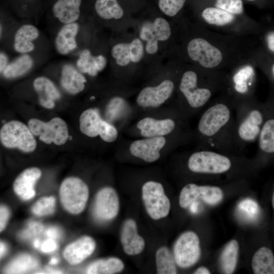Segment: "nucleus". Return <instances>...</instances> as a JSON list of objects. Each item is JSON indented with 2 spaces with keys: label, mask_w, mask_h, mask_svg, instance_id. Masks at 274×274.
<instances>
[{
  "label": "nucleus",
  "mask_w": 274,
  "mask_h": 274,
  "mask_svg": "<svg viewBox=\"0 0 274 274\" xmlns=\"http://www.w3.org/2000/svg\"><path fill=\"white\" fill-rule=\"evenodd\" d=\"M235 110L231 99L215 101L206 107L198 121L193 137L197 148L233 154Z\"/></svg>",
  "instance_id": "obj_1"
},
{
  "label": "nucleus",
  "mask_w": 274,
  "mask_h": 274,
  "mask_svg": "<svg viewBox=\"0 0 274 274\" xmlns=\"http://www.w3.org/2000/svg\"><path fill=\"white\" fill-rule=\"evenodd\" d=\"M235 110L234 140L237 151L258 140L263 124L264 108L251 97L233 104Z\"/></svg>",
  "instance_id": "obj_2"
},
{
  "label": "nucleus",
  "mask_w": 274,
  "mask_h": 274,
  "mask_svg": "<svg viewBox=\"0 0 274 274\" xmlns=\"http://www.w3.org/2000/svg\"><path fill=\"white\" fill-rule=\"evenodd\" d=\"M244 159L233 154L196 148L188 154L186 163L188 170L191 173L214 175L231 171L236 163Z\"/></svg>",
  "instance_id": "obj_3"
},
{
  "label": "nucleus",
  "mask_w": 274,
  "mask_h": 274,
  "mask_svg": "<svg viewBox=\"0 0 274 274\" xmlns=\"http://www.w3.org/2000/svg\"><path fill=\"white\" fill-rule=\"evenodd\" d=\"M185 117L176 108L166 117L146 116L139 119L136 127L142 138L193 135Z\"/></svg>",
  "instance_id": "obj_4"
},
{
  "label": "nucleus",
  "mask_w": 274,
  "mask_h": 274,
  "mask_svg": "<svg viewBox=\"0 0 274 274\" xmlns=\"http://www.w3.org/2000/svg\"><path fill=\"white\" fill-rule=\"evenodd\" d=\"M179 88L183 101L176 108L188 119L202 111L212 96L210 87L198 85V75L193 71L184 73Z\"/></svg>",
  "instance_id": "obj_5"
},
{
  "label": "nucleus",
  "mask_w": 274,
  "mask_h": 274,
  "mask_svg": "<svg viewBox=\"0 0 274 274\" xmlns=\"http://www.w3.org/2000/svg\"><path fill=\"white\" fill-rule=\"evenodd\" d=\"M192 137V135H180L141 138L131 141L128 146V150L136 158L146 162H154L160 158L161 151L169 144L181 145Z\"/></svg>",
  "instance_id": "obj_6"
},
{
  "label": "nucleus",
  "mask_w": 274,
  "mask_h": 274,
  "mask_svg": "<svg viewBox=\"0 0 274 274\" xmlns=\"http://www.w3.org/2000/svg\"><path fill=\"white\" fill-rule=\"evenodd\" d=\"M59 196L63 208L69 213L77 215L85 208L89 197V190L81 179L68 177L61 184Z\"/></svg>",
  "instance_id": "obj_7"
},
{
  "label": "nucleus",
  "mask_w": 274,
  "mask_h": 274,
  "mask_svg": "<svg viewBox=\"0 0 274 274\" xmlns=\"http://www.w3.org/2000/svg\"><path fill=\"white\" fill-rule=\"evenodd\" d=\"M0 139L2 144L8 148H18L25 153L33 152L37 142L28 126L22 122L10 121L1 129Z\"/></svg>",
  "instance_id": "obj_8"
},
{
  "label": "nucleus",
  "mask_w": 274,
  "mask_h": 274,
  "mask_svg": "<svg viewBox=\"0 0 274 274\" xmlns=\"http://www.w3.org/2000/svg\"><path fill=\"white\" fill-rule=\"evenodd\" d=\"M142 194L146 210L152 219L158 220L168 215L170 203L161 183L146 182L142 186Z\"/></svg>",
  "instance_id": "obj_9"
},
{
  "label": "nucleus",
  "mask_w": 274,
  "mask_h": 274,
  "mask_svg": "<svg viewBox=\"0 0 274 274\" xmlns=\"http://www.w3.org/2000/svg\"><path fill=\"white\" fill-rule=\"evenodd\" d=\"M28 126L33 135L39 136L40 140L47 144L53 143L62 145L68 138L67 124L58 117L53 118L48 122L32 118L29 120Z\"/></svg>",
  "instance_id": "obj_10"
},
{
  "label": "nucleus",
  "mask_w": 274,
  "mask_h": 274,
  "mask_svg": "<svg viewBox=\"0 0 274 274\" xmlns=\"http://www.w3.org/2000/svg\"><path fill=\"white\" fill-rule=\"evenodd\" d=\"M173 251L176 263L179 267L188 268L194 265L201 254L197 235L190 231L184 232L176 241Z\"/></svg>",
  "instance_id": "obj_11"
},
{
  "label": "nucleus",
  "mask_w": 274,
  "mask_h": 274,
  "mask_svg": "<svg viewBox=\"0 0 274 274\" xmlns=\"http://www.w3.org/2000/svg\"><path fill=\"white\" fill-rule=\"evenodd\" d=\"M223 198V192L218 186L189 183L184 186L181 191L179 204L181 208H186L200 198L206 203L214 206L219 203Z\"/></svg>",
  "instance_id": "obj_12"
},
{
  "label": "nucleus",
  "mask_w": 274,
  "mask_h": 274,
  "mask_svg": "<svg viewBox=\"0 0 274 274\" xmlns=\"http://www.w3.org/2000/svg\"><path fill=\"white\" fill-rule=\"evenodd\" d=\"M174 89L175 84L169 79L162 81L156 86L146 87L138 94L136 104L142 109L157 108L170 98Z\"/></svg>",
  "instance_id": "obj_13"
},
{
  "label": "nucleus",
  "mask_w": 274,
  "mask_h": 274,
  "mask_svg": "<svg viewBox=\"0 0 274 274\" xmlns=\"http://www.w3.org/2000/svg\"><path fill=\"white\" fill-rule=\"evenodd\" d=\"M187 52L192 60L208 68L217 66L223 58L220 50L202 38L190 41L187 46Z\"/></svg>",
  "instance_id": "obj_14"
},
{
  "label": "nucleus",
  "mask_w": 274,
  "mask_h": 274,
  "mask_svg": "<svg viewBox=\"0 0 274 274\" xmlns=\"http://www.w3.org/2000/svg\"><path fill=\"white\" fill-rule=\"evenodd\" d=\"M119 210V200L116 191L112 187H106L99 190L93 206V213L100 221L114 219Z\"/></svg>",
  "instance_id": "obj_15"
},
{
  "label": "nucleus",
  "mask_w": 274,
  "mask_h": 274,
  "mask_svg": "<svg viewBox=\"0 0 274 274\" xmlns=\"http://www.w3.org/2000/svg\"><path fill=\"white\" fill-rule=\"evenodd\" d=\"M171 29L168 22L162 18H157L152 23H147L141 28L140 37L147 41L146 51L154 54L158 51V42L169 39Z\"/></svg>",
  "instance_id": "obj_16"
},
{
  "label": "nucleus",
  "mask_w": 274,
  "mask_h": 274,
  "mask_svg": "<svg viewBox=\"0 0 274 274\" xmlns=\"http://www.w3.org/2000/svg\"><path fill=\"white\" fill-rule=\"evenodd\" d=\"M120 240L124 252L129 255L139 254L145 246L144 238L138 233L136 222L131 219H128L123 223Z\"/></svg>",
  "instance_id": "obj_17"
},
{
  "label": "nucleus",
  "mask_w": 274,
  "mask_h": 274,
  "mask_svg": "<svg viewBox=\"0 0 274 274\" xmlns=\"http://www.w3.org/2000/svg\"><path fill=\"white\" fill-rule=\"evenodd\" d=\"M96 243L89 236H83L64 249L63 255L70 264H79L89 257L94 252Z\"/></svg>",
  "instance_id": "obj_18"
},
{
  "label": "nucleus",
  "mask_w": 274,
  "mask_h": 274,
  "mask_svg": "<svg viewBox=\"0 0 274 274\" xmlns=\"http://www.w3.org/2000/svg\"><path fill=\"white\" fill-rule=\"evenodd\" d=\"M41 174V170L37 167L25 169L14 181L13 189L15 193L23 200L33 198L36 194L34 186Z\"/></svg>",
  "instance_id": "obj_19"
},
{
  "label": "nucleus",
  "mask_w": 274,
  "mask_h": 274,
  "mask_svg": "<svg viewBox=\"0 0 274 274\" xmlns=\"http://www.w3.org/2000/svg\"><path fill=\"white\" fill-rule=\"evenodd\" d=\"M79 30L80 25L77 22L63 25L54 39V47L58 53L66 55L77 48L76 38Z\"/></svg>",
  "instance_id": "obj_20"
},
{
  "label": "nucleus",
  "mask_w": 274,
  "mask_h": 274,
  "mask_svg": "<svg viewBox=\"0 0 274 274\" xmlns=\"http://www.w3.org/2000/svg\"><path fill=\"white\" fill-rule=\"evenodd\" d=\"M40 36L38 28L31 24L20 26L15 33L13 40L14 50L20 54H28L35 48L34 41Z\"/></svg>",
  "instance_id": "obj_21"
},
{
  "label": "nucleus",
  "mask_w": 274,
  "mask_h": 274,
  "mask_svg": "<svg viewBox=\"0 0 274 274\" xmlns=\"http://www.w3.org/2000/svg\"><path fill=\"white\" fill-rule=\"evenodd\" d=\"M34 90L38 95L40 104L44 108L52 109L55 102L61 97V94L54 84L48 78L41 76L33 82Z\"/></svg>",
  "instance_id": "obj_22"
},
{
  "label": "nucleus",
  "mask_w": 274,
  "mask_h": 274,
  "mask_svg": "<svg viewBox=\"0 0 274 274\" xmlns=\"http://www.w3.org/2000/svg\"><path fill=\"white\" fill-rule=\"evenodd\" d=\"M86 78L79 70L70 63L64 64L61 71L60 84L67 93L75 95L85 88Z\"/></svg>",
  "instance_id": "obj_23"
},
{
  "label": "nucleus",
  "mask_w": 274,
  "mask_h": 274,
  "mask_svg": "<svg viewBox=\"0 0 274 274\" xmlns=\"http://www.w3.org/2000/svg\"><path fill=\"white\" fill-rule=\"evenodd\" d=\"M82 0H57L52 12L54 17L63 24L76 22L80 16Z\"/></svg>",
  "instance_id": "obj_24"
},
{
  "label": "nucleus",
  "mask_w": 274,
  "mask_h": 274,
  "mask_svg": "<svg viewBox=\"0 0 274 274\" xmlns=\"http://www.w3.org/2000/svg\"><path fill=\"white\" fill-rule=\"evenodd\" d=\"M107 64V59L102 55L93 56L88 49L83 50L77 60V68L82 73L95 76L102 71Z\"/></svg>",
  "instance_id": "obj_25"
},
{
  "label": "nucleus",
  "mask_w": 274,
  "mask_h": 274,
  "mask_svg": "<svg viewBox=\"0 0 274 274\" xmlns=\"http://www.w3.org/2000/svg\"><path fill=\"white\" fill-rule=\"evenodd\" d=\"M254 70L251 66L247 65L241 68L232 77L233 89L237 97L233 103L245 100L249 96L250 88L252 87Z\"/></svg>",
  "instance_id": "obj_26"
},
{
  "label": "nucleus",
  "mask_w": 274,
  "mask_h": 274,
  "mask_svg": "<svg viewBox=\"0 0 274 274\" xmlns=\"http://www.w3.org/2000/svg\"><path fill=\"white\" fill-rule=\"evenodd\" d=\"M252 268L255 274H274V255L266 247L259 248L254 254Z\"/></svg>",
  "instance_id": "obj_27"
},
{
  "label": "nucleus",
  "mask_w": 274,
  "mask_h": 274,
  "mask_svg": "<svg viewBox=\"0 0 274 274\" xmlns=\"http://www.w3.org/2000/svg\"><path fill=\"white\" fill-rule=\"evenodd\" d=\"M101 118L96 109L90 108L83 111L79 119L80 129L85 135L95 138L99 135Z\"/></svg>",
  "instance_id": "obj_28"
},
{
  "label": "nucleus",
  "mask_w": 274,
  "mask_h": 274,
  "mask_svg": "<svg viewBox=\"0 0 274 274\" xmlns=\"http://www.w3.org/2000/svg\"><path fill=\"white\" fill-rule=\"evenodd\" d=\"M124 267L123 261L116 257L100 259L92 262L87 267L88 274H111L121 271Z\"/></svg>",
  "instance_id": "obj_29"
},
{
  "label": "nucleus",
  "mask_w": 274,
  "mask_h": 274,
  "mask_svg": "<svg viewBox=\"0 0 274 274\" xmlns=\"http://www.w3.org/2000/svg\"><path fill=\"white\" fill-rule=\"evenodd\" d=\"M258 141L260 154H274V117L264 119Z\"/></svg>",
  "instance_id": "obj_30"
},
{
  "label": "nucleus",
  "mask_w": 274,
  "mask_h": 274,
  "mask_svg": "<svg viewBox=\"0 0 274 274\" xmlns=\"http://www.w3.org/2000/svg\"><path fill=\"white\" fill-rule=\"evenodd\" d=\"M239 246L237 241L232 239L224 247L220 258V264L224 273H232L237 262Z\"/></svg>",
  "instance_id": "obj_31"
},
{
  "label": "nucleus",
  "mask_w": 274,
  "mask_h": 274,
  "mask_svg": "<svg viewBox=\"0 0 274 274\" xmlns=\"http://www.w3.org/2000/svg\"><path fill=\"white\" fill-rule=\"evenodd\" d=\"M33 60L28 54H24L10 62L3 72V76L8 79L21 77L32 68Z\"/></svg>",
  "instance_id": "obj_32"
},
{
  "label": "nucleus",
  "mask_w": 274,
  "mask_h": 274,
  "mask_svg": "<svg viewBox=\"0 0 274 274\" xmlns=\"http://www.w3.org/2000/svg\"><path fill=\"white\" fill-rule=\"evenodd\" d=\"M39 261L35 257L22 254L13 259L4 269L6 273H25L32 271L39 266Z\"/></svg>",
  "instance_id": "obj_33"
},
{
  "label": "nucleus",
  "mask_w": 274,
  "mask_h": 274,
  "mask_svg": "<svg viewBox=\"0 0 274 274\" xmlns=\"http://www.w3.org/2000/svg\"><path fill=\"white\" fill-rule=\"evenodd\" d=\"M94 8L97 14L105 20L119 19L124 14L117 0H96Z\"/></svg>",
  "instance_id": "obj_34"
},
{
  "label": "nucleus",
  "mask_w": 274,
  "mask_h": 274,
  "mask_svg": "<svg viewBox=\"0 0 274 274\" xmlns=\"http://www.w3.org/2000/svg\"><path fill=\"white\" fill-rule=\"evenodd\" d=\"M174 256L166 247L159 248L156 253V264L158 274L177 273Z\"/></svg>",
  "instance_id": "obj_35"
},
{
  "label": "nucleus",
  "mask_w": 274,
  "mask_h": 274,
  "mask_svg": "<svg viewBox=\"0 0 274 274\" xmlns=\"http://www.w3.org/2000/svg\"><path fill=\"white\" fill-rule=\"evenodd\" d=\"M201 15L208 23L216 25H224L228 24L234 18L233 14L214 7L206 8L202 11Z\"/></svg>",
  "instance_id": "obj_36"
},
{
  "label": "nucleus",
  "mask_w": 274,
  "mask_h": 274,
  "mask_svg": "<svg viewBox=\"0 0 274 274\" xmlns=\"http://www.w3.org/2000/svg\"><path fill=\"white\" fill-rule=\"evenodd\" d=\"M55 200V198L52 196L43 197L34 204L31 211L35 215L39 216L52 214L54 212Z\"/></svg>",
  "instance_id": "obj_37"
},
{
  "label": "nucleus",
  "mask_w": 274,
  "mask_h": 274,
  "mask_svg": "<svg viewBox=\"0 0 274 274\" xmlns=\"http://www.w3.org/2000/svg\"><path fill=\"white\" fill-rule=\"evenodd\" d=\"M111 54L118 65L126 66L131 61L129 44L121 43L116 44L111 50Z\"/></svg>",
  "instance_id": "obj_38"
},
{
  "label": "nucleus",
  "mask_w": 274,
  "mask_h": 274,
  "mask_svg": "<svg viewBox=\"0 0 274 274\" xmlns=\"http://www.w3.org/2000/svg\"><path fill=\"white\" fill-rule=\"evenodd\" d=\"M124 101L119 97L112 98L108 104L105 113V120L110 123L118 119L124 111Z\"/></svg>",
  "instance_id": "obj_39"
},
{
  "label": "nucleus",
  "mask_w": 274,
  "mask_h": 274,
  "mask_svg": "<svg viewBox=\"0 0 274 274\" xmlns=\"http://www.w3.org/2000/svg\"><path fill=\"white\" fill-rule=\"evenodd\" d=\"M99 135L104 141L112 143L118 138V131L114 125L102 118L100 122Z\"/></svg>",
  "instance_id": "obj_40"
},
{
  "label": "nucleus",
  "mask_w": 274,
  "mask_h": 274,
  "mask_svg": "<svg viewBox=\"0 0 274 274\" xmlns=\"http://www.w3.org/2000/svg\"><path fill=\"white\" fill-rule=\"evenodd\" d=\"M186 0H159V7L166 15L175 16L183 8Z\"/></svg>",
  "instance_id": "obj_41"
},
{
  "label": "nucleus",
  "mask_w": 274,
  "mask_h": 274,
  "mask_svg": "<svg viewBox=\"0 0 274 274\" xmlns=\"http://www.w3.org/2000/svg\"><path fill=\"white\" fill-rule=\"evenodd\" d=\"M258 210L257 203L249 198L242 200L238 206V212L249 220H252L255 218Z\"/></svg>",
  "instance_id": "obj_42"
},
{
  "label": "nucleus",
  "mask_w": 274,
  "mask_h": 274,
  "mask_svg": "<svg viewBox=\"0 0 274 274\" xmlns=\"http://www.w3.org/2000/svg\"><path fill=\"white\" fill-rule=\"evenodd\" d=\"M215 5L232 14H239L243 11L242 0H216Z\"/></svg>",
  "instance_id": "obj_43"
},
{
  "label": "nucleus",
  "mask_w": 274,
  "mask_h": 274,
  "mask_svg": "<svg viewBox=\"0 0 274 274\" xmlns=\"http://www.w3.org/2000/svg\"><path fill=\"white\" fill-rule=\"evenodd\" d=\"M129 53L131 61L133 62H138L142 59L144 55V47L139 39H134L129 44Z\"/></svg>",
  "instance_id": "obj_44"
},
{
  "label": "nucleus",
  "mask_w": 274,
  "mask_h": 274,
  "mask_svg": "<svg viewBox=\"0 0 274 274\" xmlns=\"http://www.w3.org/2000/svg\"><path fill=\"white\" fill-rule=\"evenodd\" d=\"M10 217V211L8 207L1 205L0 207V231L5 228Z\"/></svg>",
  "instance_id": "obj_45"
},
{
  "label": "nucleus",
  "mask_w": 274,
  "mask_h": 274,
  "mask_svg": "<svg viewBox=\"0 0 274 274\" xmlns=\"http://www.w3.org/2000/svg\"><path fill=\"white\" fill-rule=\"evenodd\" d=\"M57 247L56 242L53 238L46 240L41 246V250L44 253L52 252L56 249Z\"/></svg>",
  "instance_id": "obj_46"
},
{
  "label": "nucleus",
  "mask_w": 274,
  "mask_h": 274,
  "mask_svg": "<svg viewBox=\"0 0 274 274\" xmlns=\"http://www.w3.org/2000/svg\"><path fill=\"white\" fill-rule=\"evenodd\" d=\"M9 59L7 55L3 52L0 53V72L3 73L9 64Z\"/></svg>",
  "instance_id": "obj_47"
},
{
  "label": "nucleus",
  "mask_w": 274,
  "mask_h": 274,
  "mask_svg": "<svg viewBox=\"0 0 274 274\" xmlns=\"http://www.w3.org/2000/svg\"><path fill=\"white\" fill-rule=\"evenodd\" d=\"M266 41L268 48L274 52V31L268 33Z\"/></svg>",
  "instance_id": "obj_48"
},
{
  "label": "nucleus",
  "mask_w": 274,
  "mask_h": 274,
  "mask_svg": "<svg viewBox=\"0 0 274 274\" xmlns=\"http://www.w3.org/2000/svg\"><path fill=\"white\" fill-rule=\"evenodd\" d=\"M47 235L51 238H55L58 236V230L55 228H50L46 232Z\"/></svg>",
  "instance_id": "obj_49"
},
{
  "label": "nucleus",
  "mask_w": 274,
  "mask_h": 274,
  "mask_svg": "<svg viewBox=\"0 0 274 274\" xmlns=\"http://www.w3.org/2000/svg\"><path fill=\"white\" fill-rule=\"evenodd\" d=\"M210 270L203 266L199 267L194 272L195 274H210Z\"/></svg>",
  "instance_id": "obj_50"
},
{
  "label": "nucleus",
  "mask_w": 274,
  "mask_h": 274,
  "mask_svg": "<svg viewBox=\"0 0 274 274\" xmlns=\"http://www.w3.org/2000/svg\"><path fill=\"white\" fill-rule=\"evenodd\" d=\"M7 248L6 245L4 243L1 242L0 244L1 258H2V257H3L4 255L6 254L7 252Z\"/></svg>",
  "instance_id": "obj_51"
},
{
  "label": "nucleus",
  "mask_w": 274,
  "mask_h": 274,
  "mask_svg": "<svg viewBox=\"0 0 274 274\" xmlns=\"http://www.w3.org/2000/svg\"><path fill=\"white\" fill-rule=\"evenodd\" d=\"M190 206V209L192 212L195 213L197 212L198 209V204L195 201L192 202Z\"/></svg>",
  "instance_id": "obj_52"
},
{
  "label": "nucleus",
  "mask_w": 274,
  "mask_h": 274,
  "mask_svg": "<svg viewBox=\"0 0 274 274\" xmlns=\"http://www.w3.org/2000/svg\"><path fill=\"white\" fill-rule=\"evenodd\" d=\"M58 261H59L58 259L56 258H52L50 260L49 264L51 265L56 264L57 263H58Z\"/></svg>",
  "instance_id": "obj_53"
},
{
  "label": "nucleus",
  "mask_w": 274,
  "mask_h": 274,
  "mask_svg": "<svg viewBox=\"0 0 274 274\" xmlns=\"http://www.w3.org/2000/svg\"><path fill=\"white\" fill-rule=\"evenodd\" d=\"M33 245L35 248H38L40 246V242L39 239H36L34 241Z\"/></svg>",
  "instance_id": "obj_54"
},
{
  "label": "nucleus",
  "mask_w": 274,
  "mask_h": 274,
  "mask_svg": "<svg viewBox=\"0 0 274 274\" xmlns=\"http://www.w3.org/2000/svg\"><path fill=\"white\" fill-rule=\"evenodd\" d=\"M271 203H272V208H273V209L274 210V191H273V195H272Z\"/></svg>",
  "instance_id": "obj_55"
},
{
  "label": "nucleus",
  "mask_w": 274,
  "mask_h": 274,
  "mask_svg": "<svg viewBox=\"0 0 274 274\" xmlns=\"http://www.w3.org/2000/svg\"><path fill=\"white\" fill-rule=\"evenodd\" d=\"M1 38H2V34H3V26L2 25V23H1Z\"/></svg>",
  "instance_id": "obj_56"
},
{
  "label": "nucleus",
  "mask_w": 274,
  "mask_h": 274,
  "mask_svg": "<svg viewBox=\"0 0 274 274\" xmlns=\"http://www.w3.org/2000/svg\"><path fill=\"white\" fill-rule=\"evenodd\" d=\"M272 72L274 77V64L272 65Z\"/></svg>",
  "instance_id": "obj_57"
},
{
  "label": "nucleus",
  "mask_w": 274,
  "mask_h": 274,
  "mask_svg": "<svg viewBox=\"0 0 274 274\" xmlns=\"http://www.w3.org/2000/svg\"><path fill=\"white\" fill-rule=\"evenodd\" d=\"M247 1H255V0H247Z\"/></svg>",
  "instance_id": "obj_58"
}]
</instances>
